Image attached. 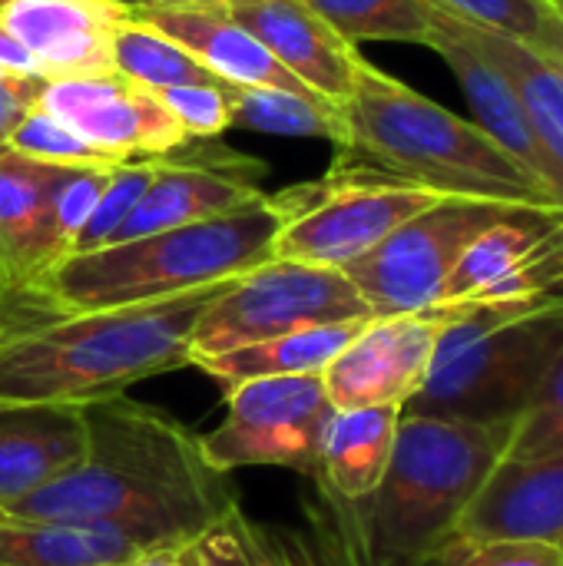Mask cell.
<instances>
[{"instance_id": "42", "label": "cell", "mask_w": 563, "mask_h": 566, "mask_svg": "<svg viewBox=\"0 0 563 566\" xmlns=\"http://www.w3.org/2000/svg\"><path fill=\"white\" fill-rule=\"evenodd\" d=\"M3 76H7V73H3V70H0V80H3Z\"/></svg>"}, {"instance_id": "41", "label": "cell", "mask_w": 563, "mask_h": 566, "mask_svg": "<svg viewBox=\"0 0 563 566\" xmlns=\"http://www.w3.org/2000/svg\"><path fill=\"white\" fill-rule=\"evenodd\" d=\"M3 7H7V0H0V10H3Z\"/></svg>"}, {"instance_id": "3", "label": "cell", "mask_w": 563, "mask_h": 566, "mask_svg": "<svg viewBox=\"0 0 563 566\" xmlns=\"http://www.w3.org/2000/svg\"><path fill=\"white\" fill-rule=\"evenodd\" d=\"M514 424L402 415L382 484L342 514L355 566H428L511 448Z\"/></svg>"}, {"instance_id": "16", "label": "cell", "mask_w": 563, "mask_h": 566, "mask_svg": "<svg viewBox=\"0 0 563 566\" xmlns=\"http://www.w3.org/2000/svg\"><path fill=\"white\" fill-rule=\"evenodd\" d=\"M428 3V0H425ZM428 17H431V40L428 46L448 63V70L455 73L465 99L475 109V123L501 146L508 149L531 176H538L548 189V163L544 153L534 139V129L524 116V106L508 80V73L488 56V50L475 40V33L468 30L465 20L445 13L441 7L428 3ZM554 196V192H551ZM557 202V199H554Z\"/></svg>"}, {"instance_id": "33", "label": "cell", "mask_w": 563, "mask_h": 566, "mask_svg": "<svg viewBox=\"0 0 563 566\" xmlns=\"http://www.w3.org/2000/svg\"><path fill=\"white\" fill-rule=\"evenodd\" d=\"M428 566H563V547L531 541H448Z\"/></svg>"}, {"instance_id": "39", "label": "cell", "mask_w": 563, "mask_h": 566, "mask_svg": "<svg viewBox=\"0 0 563 566\" xmlns=\"http://www.w3.org/2000/svg\"><path fill=\"white\" fill-rule=\"evenodd\" d=\"M119 7H126L129 13H139V10H149V7H173V3H189V0H113Z\"/></svg>"}, {"instance_id": "35", "label": "cell", "mask_w": 563, "mask_h": 566, "mask_svg": "<svg viewBox=\"0 0 563 566\" xmlns=\"http://www.w3.org/2000/svg\"><path fill=\"white\" fill-rule=\"evenodd\" d=\"M43 83L46 76H3L0 80V146H7L20 119L40 103Z\"/></svg>"}, {"instance_id": "1", "label": "cell", "mask_w": 563, "mask_h": 566, "mask_svg": "<svg viewBox=\"0 0 563 566\" xmlns=\"http://www.w3.org/2000/svg\"><path fill=\"white\" fill-rule=\"evenodd\" d=\"M86 458L66 478L3 507L7 517L103 527L143 547H186L239 501L202 441L126 395L83 405Z\"/></svg>"}, {"instance_id": "7", "label": "cell", "mask_w": 563, "mask_h": 566, "mask_svg": "<svg viewBox=\"0 0 563 566\" xmlns=\"http://www.w3.org/2000/svg\"><path fill=\"white\" fill-rule=\"evenodd\" d=\"M355 318L375 315L342 269L272 255L269 262L226 282L202 308L189 338V365L289 332Z\"/></svg>"}, {"instance_id": "13", "label": "cell", "mask_w": 563, "mask_h": 566, "mask_svg": "<svg viewBox=\"0 0 563 566\" xmlns=\"http://www.w3.org/2000/svg\"><path fill=\"white\" fill-rule=\"evenodd\" d=\"M451 541L563 544V451L534 458L504 454Z\"/></svg>"}, {"instance_id": "20", "label": "cell", "mask_w": 563, "mask_h": 566, "mask_svg": "<svg viewBox=\"0 0 563 566\" xmlns=\"http://www.w3.org/2000/svg\"><path fill=\"white\" fill-rule=\"evenodd\" d=\"M259 196H262L259 186L242 182V179L226 176V172H216L209 166L159 159L143 199L133 206L116 242H129L139 235L206 222V219L236 212V209L256 202Z\"/></svg>"}, {"instance_id": "27", "label": "cell", "mask_w": 563, "mask_h": 566, "mask_svg": "<svg viewBox=\"0 0 563 566\" xmlns=\"http://www.w3.org/2000/svg\"><path fill=\"white\" fill-rule=\"evenodd\" d=\"M329 27H335L348 43L392 40L418 43L431 40V17L425 0H305Z\"/></svg>"}, {"instance_id": "25", "label": "cell", "mask_w": 563, "mask_h": 566, "mask_svg": "<svg viewBox=\"0 0 563 566\" xmlns=\"http://www.w3.org/2000/svg\"><path fill=\"white\" fill-rule=\"evenodd\" d=\"M232 126L269 133V136H292V139H329L335 149L345 143V116L342 106L322 96H299L272 86H239L226 83Z\"/></svg>"}, {"instance_id": "12", "label": "cell", "mask_w": 563, "mask_h": 566, "mask_svg": "<svg viewBox=\"0 0 563 566\" xmlns=\"http://www.w3.org/2000/svg\"><path fill=\"white\" fill-rule=\"evenodd\" d=\"M445 308L372 318L322 371L335 411L405 408L425 385Z\"/></svg>"}, {"instance_id": "5", "label": "cell", "mask_w": 563, "mask_h": 566, "mask_svg": "<svg viewBox=\"0 0 563 566\" xmlns=\"http://www.w3.org/2000/svg\"><path fill=\"white\" fill-rule=\"evenodd\" d=\"M342 116L345 143L338 146V159L438 196L557 206L551 189L478 123L438 106L365 56Z\"/></svg>"}, {"instance_id": "24", "label": "cell", "mask_w": 563, "mask_h": 566, "mask_svg": "<svg viewBox=\"0 0 563 566\" xmlns=\"http://www.w3.org/2000/svg\"><path fill=\"white\" fill-rule=\"evenodd\" d=\"M136 551L103 527L0 517V566H123Z\"/></svg>"}, {"instance_id": "18", "label": "cell", "mask_w": 563, "mask_h": 566, "mask_svg": "<svg viewBox=\"0 0 563 566\" xmlns=\"http://www.w3.org/2000/svg\"><path fill=\"white\" fill-rule=\"evenodd\" d=\"M176 43H183L206 70L239 86H272L299 96H319L299 76H292L242 23H236L222 0H189L173 7H149L133 13ZM325 99V96H322Z\"/></svg>"}, {"instance_id": "40", "label": "cell", "mask_w": 563, "mask_h": 566, "mask_svg": "<svg viewBox=\"0 0 563 566\" xmlns=\"http://www.w3.org/2000/svg\"><path fill=\"white\" fill-rule=\"evenodd\" d=\"M548 3H554V7H561L563 10V0H548Z\"/></svg>"}, {"instance_id": "23", "label": "cell", "mask_w": 563, "mask_h": 566, "mask_svg": "<svg viewBox=\"0 0 563 566\" xmlns=\"http://www.w3.org/2000/svg\"><path fill=\"white\" fill-rule=\"evenodd\" d=\"M368 322L372 318L302 328V332L256 342V345H242L222 355H209L192 365L206 371L209 378L222 381L226 388L239 381H252V378H275V375H322Z\"/></svg>"}, {"instance_id": "19", "label": "cell", "mask_w": 563, "mask_h": 566, "mask_svg": "<svg viewBox=\"0 0 563 566\" xmlns=\"http://www.w3.org/2000/svg\"><path fill=\"white\" fill-rule=\"evenodd\" d=\"M70 169L0 149V289L27 285L56 265L50 206Z\"/></svg>"}, {"instance_id": "10", "label": "cell", "mask_w": 563, "mask_h": 566, "mask_svg": "<svg viewBox=\"0 0 563 566\" xmlns=\"http://www.w3.org/2000/svg\"><path fill=\"white\" fill-rule=\"evenodd\" d=\"M335 405L322 375H275L239 381L226 395V418L202 434L206 461L229 474L239 468H282L319 478L322 441Z\"/></svg>"}, {"instance_id": "30", "label": "cell", "mask_w": 563, "mask_h": 566, "mask_svg": "<svg viewBox=\"0 0 563 566\" xmlns=\"http://www.w3.org/2000/svg\"><path fill=\"white\" fill-rule=\"evenodd\" d=\"M7 146L13 153H23L30 159L53 163V166H73V169H106V166H119L116 159H110L106 153H100L96 146H90L80 133H73L66 123H60L43 106H33L20 119V126L10 133Z\"/></svg>"}, {"instance_id": "28", "label": "cell", "mask_w": 563, "mask_h": 566, "mask_svg": "<svg viewBox=\"0 0 563 566\" xmlns=\"http://www.w3.org/2000/svg\"><path fill=\"white\" fill-rule=\"evenodd\" d=\"M189 566H299L269 527L252 524L236 504L186 544Z\"/></svg>"}, {"instance_id": "26", "label": "cell", "mask_w": 563, "mask_h": 566, "mask_svg": "<svg viewBox=\"0 0 563 566\" xmlns=\"http://www.w3.org/2000/svg\"><path fill=\"white\" fill-rule=\"evenodd\" d=\"M113 70L136 80L146 90L189 86V83H222L206 70L183 43L156 30L139 17H126L113 33Z\"/></svg>"}, {"instance_id": "14", "label": "cell", "mask_w": 563, "mask_h": 566, "mask_svg": "<svg viewBox=\"0 0 563 566\" xmlns=\"http://www.w3.org/2000/svg\"><path fill=\"white\" fill-rule=\"evenodd\" d=\"M222 7L309 90L338 106L348 99L362 53L305 0H222Z\"/></svg>"}, {"instance_id": "17", "label": "cell", "mask_w": 563, "mask_h": 566, "mask_svg": "<svg viewBox=\"0 0 563 566\" xmlns=\"http://www.w3.org/2000/svg\"><path fill=\"white\" fill-rule=\"evenodd\" d=\"M86 458L83 405L0 401V507L76 471Z\"/></svg>"}, {"instance_id": "44", "label": "cell", "mask_w": 563, "mask_h": 566, "mask_svg": "<svg viewBox=\"0 0 563 566\" xmlns=\"http://www.w3.org/2000/svg\"><path fill=\"white\" fill-rule=\"evenodd\" d=\"M0 149H3V146H0Z\"/></svg>"}, {"instance_id": "21", "label": "cell", "mask_w": 563, "mask_h": 566, "mask_svg": "<svg viewBox=\"0 0 563 566\" xmlns=\"http://www.w3.org/2000/svg\"><path fill=\"white\" fill-rule=\"evenodd\" d=\"M398 421L402 408H352L332 415L315 478L332 504H358L382 484Z\"/></svg>"}, {"instance_id": "9", "label": "cell", "mask_w": 563, "mask_h": 566, "mask_svg": "<svg viewBox=\"0 0 563 566\" xmlns=\"http://www.w3.org/2000/svg\"><path fill=\"white\" fill-rule=\"evenodd\" d=\"M514 206L524 202L438 199L342 272L352 279L375 318L428 312L441 302L445 282L465 249Z\"/></svg>"}, {"instance_id": "8", "label": "cell", "mask_w": 563, "mask_h": 566, "mask_svg": "<svg viewBox=\"0 0 563 566\" xmlns=\"http://www.w3.org/2000/svg\"><path fill=\"white\" fill-rule=\"evenodd\" d=\"M285 192L292 212L275 235V259L325 269L352 265L402 222L448 199L348 159H338L325 179Z\"/></svg>"}, {"instance_id": "29", "label": "cell", "mask_w": 563, "mask_h": 566, "mask_svg": "<svg viewBox=\"0 0 563 566\" xmlns=\"http://www.w3.org/2000/svg\"><path fill=\"white\" fill-rule=\"evenodd\" d=\"M156 163L159 159H129V163H119L113 166L110 172V182L100 196V202L93 206L90 219L83 222L80 235L73 239V252L70 255H80V252H96V249H106L116 242L123 222L129 219L133 206L143 199L153 172H156Z\"/></svg>"}, {"instance_id": "45", "label": "cell", "mask_w": 563, "mask_h": 566, "mask_svg": "<svg viewBox=\"0 0 563 566\" xmlns=\"http://www.w3.org/2000/svg\"><path fill=\"white\" fill-rule=\"evenodd\" d=\"M561 547H563V544H561Z\"/></svg>"}, {"instance_id": "36", "label": "cell", "mask_w": 563, "mask_h": 566, "mask_svg": "<svg viewBox=\"0 0 563 566\" xmlns=\"http://www.w3.org/2000/svg\"><path fill=\"white\" fill-rule=\"evenodd\" d=\"M0 70L7 76H43L30 50L17 36H10L3 27H0Z\"/></svg>"}, {"instance_id": "6", "label": "cell", "mask_w": 563, "mask_h": 566, "mask_svg": "<svg viewBox=\"0 0 563 566\" xmlns=\"http://www.w3.org/2000/svg\"><path fill=\"white\" fill-rule=\"evenodd\" d=\"M445 325L421 391L402 415L514 424L563 348V302L441 305Z\"/></svg>"}, {"instance_id": "43", "label": "cell", "mask_w": 563, "mask_h": 566, "mask_svg": "<svg viewBox=\"0 0 563 566\" xmlns=\"http://www.w3.org/2000/svg\"><path fill=\"white\" fill-rule=\"evenodd\" d=\"M0 517H3V507H0Z\"/></svg>"}, {"instance_id": "11", "label": "cell", "mask_w": 563, "mask_h": 566, "mask_svg": "<svg viewBox=\"0 0 563 566\" xmlns=\"http://www.w3.org/2000/svg\"><path fill=\"white\" fill-rule=\"evenodd\" d=\"M37 106L116 163L163 159L189 139L156 90H146L116 70L53 76L43 83Z\"/></svg>"}, {"instance_id": "37", "label": "cell", "mask_w": 563, "mask_h": 566, "mask_svg": "<svg viewBox=\"0 0 563 566\" xmlns=\"http://www.w3.org/2000/svg\"><path fill=\"white\" fill-rule=\"evenodd\" d=\"M123 566H189L186 547H143Z\"/></svg>"}, {"instance_id": "32", "label": "cell", "mask_w": 563, "mask_h": 566, "mask_svg": "<svg viewBox=\"0 0 563 566\" xmlns=\"http://www.w3.org/2000/svg\"><path fill=\"white\" fill-rule=\"evenodd\" d=\"M563 451V348L554 365L548 368L531 408L514 421L511 434V458H534V454H557Z\"/></svg>"}, {"instance_id": "38", "label": "cell", "mask_w": 563, "mask_h": 566, "mask_svg": "<svg viewBox=\"0 0 563 566\" xmlns=\"http://www.w3.org/2000/svg\"><path fill=\"white\" fill-rule=\"evenodd\" d=\"M541 53H548L551 60H557L563 66V10L557 7V17H554V23H551V30H548V36L541 40V46H538Z\"/></svg>"}, {"instance_id": "31", "label": "cell", "mask_w": 563, "mask_h": 566, "mask_svg": "<svg viewBox=\"0 0 563 566\" xmlns=\"http://www.w3.org/2000/svg\"><path fill=\"white\" fill-rule=\"evenodd\" d=\"M428 3L441 7L445 13L465 23L524 40L531 46H541V40L548 36L557 17V7L548 0H428Z\"/></svg>"}, {"instance_id": "34", "label": "cell", "mask_w": 563, "mask_h": 566, "mask_svg": "<svg viewBox=\"0 0 563 566\" xmlns=\"http://www.w3.org/2000/svg\"><path fill=\"white\" fill-rule=\"evenodd\" d=\"M179 126L196 139H212L232 129V109L222 83H189V86H166L156 90Z\"/></svg>"}, {"instance_id": "15", "label": "cell", "mask_w": 563, "mask_h": 566, "mask_svg": "<svg viewBox=\"0 0 563 566\" xmlns=\"http://www.w3.org/2000/svg\"><path fill=\"white\" fill-rule=\"evenodd\" d=\"M126 17L129 10L113 0H7L0 27L53 80L113 70V33Z\"/></svg>"}, {"instance_id": "22", "label": "cell", "mask_w": 563, "mask_h": 566, "mask_svg": "<svg viewBox=\"0 0 563 566\" xmlns=\"http://www.w3.org/2000/svg\"><path fill=\"white\" fill-rule=\"evenodd\" d=\"M468 30L488 50V56L508 73L524 106V116L534 129V139L544 153L551 192L557 206H563V66L524 40L475 23H468Z\"/></svg>"}, {"instance_id": "4", "label": "cell", "mask_w": 563, "mask_h": 566, "mask_svg": "<svg viewBox=\"0 0 563 566\" xmlns=\"http://www.w3.org/2000/svg\"><path fill=\"white\" fill-rule=\"evenodd\" d=\"M232 282V279H229ZM226 282L176 298L56 318L0 342V401L90 405L189 365V338Z\"/></svg>"}, {"instance_id": "2", "label": "cell", "mask_w": 563, "mask_h": 566, "mask_svg": "<svg viewBox=\"0 0 563 566\" xmlns=\"http://www.w3.org/2000/svg\"><path fill=\"white\" fill-rule=\"evenodd\" d=\"M292 212L289 192L166 232L66 255L40 279L0 289V342L56 318L176 298L246 275L275 255Z\"/></svg>"}]
</instances>
